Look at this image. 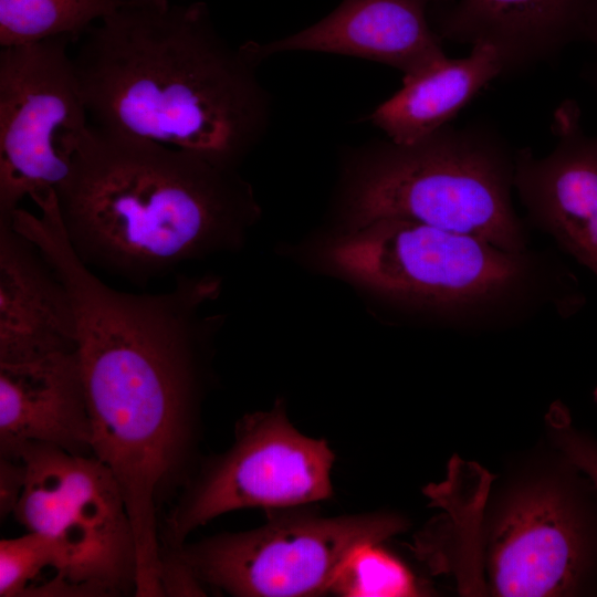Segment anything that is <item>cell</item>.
<instances>
[{"label": "cell", "mask_w": 597, "mask_h": 597, "mask_svg": "<svg viewBox=\"0 0 597 597\" xmlns=\"http://www.w3.org/2000/svg\"><path fill=\"white\" fill-rule=\"evenodd\" d=\"M65 284L76 317V355L92 428V454L114 475L130 521L135 589L159 591L156 500L180 463L197 400L202 354L222 318L211 275H177L161 293L104 283L76 255L62 227L36 240Z\"/></svg>", "instance_id": "cell-1"}, {"label": "cell", "mask_w": 597, "mask_h": 597, "mask_svg": "<svg viewBox=\"0 0 597 597\" xmlns=\"http://www.w3.org/2000/svg\"><path fill=\"white\" fill-rule=\"evenodd\" d=\"M91 124L238 168L265 136L272 96L256 42L231 45L205 2L126 4L73 57Z\"/></svg>", "instance_id": "cell-2"}, {"label": "cell", "mask_w": 597, "mask_h": 597, "mask_svg": "<svg viewBox=\"0 0 597 597\" xmlns=\"http://www.w3.org/2000/svg\"><path fill=\"white\" fill-rule=\"evenodd\" d=\"M54 190L81 261L140 286L238 249L261 212L238 168L93 124Z\"/></svg>", "instance_id": "cell-3"}, {"label": "cell", "mask_w": 597, "mask_h": 597, "mask_svg": "<svg viewBox=\"0 0 597 597\" xmlns=\"http://www.w3.org/2000/svg\"><path fill=\"white\" fill-rule=\"evenodd\" d=\"M328 254L344 275L457 332L504 331L546 312L566 318L586 302L573 271L551 250L510 251L407 219L346 230Z\"/></svg>", "instance_id": "cell-4"}, {"label": "cell", "mask_w": 597, "mask_h": 597, "mask_svg": "<svg viewBox=\"0 0 597 597\" xmlns=\"http://www.w3.org/2000/svg\"><path fill=\"white\" fill-rule=\"evenodd\" d=\"M515 164L516 148L484 119L410 144L387 138L350 148L339 199L346 230L398 218L526 250L530 227L513 202Z\"/></svg>", "instance_id": "cell-5"}, {"label": "cell", "mask_w": 597, "mask_h": 597, "mask_svg": "<svg viewBox=\"0 0 597 597\" xmlns=\"http://www.w3.org/2000/svg\"><path fill=\"white\" fill-rule=\"evenodd\" d=\"M597 594V490L548 441L494 475L480 510L472 595Z\"/></svg>", "instance_id": "cell-6"}, {"label": "cell", "mask_w": 597, "mask_h": 597, "mask_svg": "<svg viewBox=\"0 0 597 597\" xmlns=\"http://www.w3.org/2000/svg\"><path fill=\"white\" fill-rule=\"evenodd\" d=\"M271 510L263 526L226 533L176 553L202 585L240 597H308L332 588L347 559L366 544L405 532L395 513L321 517Z\"/></svg>", "instance_id": "cell-7"}, {"label": "cell", "mask_w": 597, "mask_h": 597, "mask_svg": "<svg viewBox=\"0 0 597 597\" xmlns=\"http://www.w3.org/2000/svg\"><path fill=\"white\" fill-rule=\"evenodd\" d=\"M25 480L13 513L28 530L62 548L74 596H103L134 587L135 547L119 486L94 455L31 442L18 454Z\"/></svg>", "instance_id": "cell-8"}, {"label": "cell", "mask_w": 597, "mask_h": 597, "mask_svg": "<svg viewBox=\"0 0 597 597\" xmlns=\"http://www.w3.org/2000/svg\"><path fill=\"white\" fill-rule=\"evenodd\" d=\"M67 36L1 48L0 222L69 175L90 126Z\"/></svg>", "instance_id": "cell-9"}, {"label": "cell", "mask_w": 597, "mask_h": 597, "mask_svg": "<svg viewBox=\"0 0 597 597\" xmlns=\"http://www.w3.org/2000/svg\"><path fill=\"white\" fill-rule=\"evenodd\" d=\"M334 453L327 442L304 436L283 406L247 415L231 449L206 469L167 520L175 547L197 527L240 509L287 510L332 496Z\"/></svg>", "instance_id": "cell-10"}, {"label": "cell", "mask_w": 597, "mask_h": 597, "mask_svg": "<svg viewBox=\"0 0 597 597\" xmlns=\"http://www.w3.org/2000/svg\"><path fill=\"white\" fill-rule=\"evenodd\" d=\"M551 128L556 142L547 155L516 148L514 192L528 227L597 277V136L569 98L553 112Z\"/></svg>", "instance_id": "cell-11"}, {"label": "cell", "mask_w": 597, "mask_h": 597, "mask_svg": "<svg viewBox=\"0 0 597 597\" xmlns=\"http://www.w3.org/2000/svg\"><path fill=\"white\" fill-rule=\"evenodd\" d=\"M597 0H439L429 19L442 39L491 45L512 77L586 40Z\"/></svg>", "instance_id": "cell-12"}, {"label": "cell", "mask_w": 597, "mask_h": 597, "mask_svg": "<svg viewBox=\"0 0 597 597\" xmlns=\"http://www.w3.org/2000/svg\"><path fill=\"white\" fill-rule=\"evenodd\" d=\"M438 1L343 0L304 30L256 42V51L263 61L284 52L342 54L379 62L409 76L447 56L429 19V10Z\"/></svg>", "instance_id": "cell-13"}, {"label": "cell", "mask_w": 597, "mask_h": 597, "mask_svg": "<svg viewBox=\"0 0 597 597\" xmlns=\"http://www.w3.org/2000/svg\"><path fill=\"white\" fill-rule=\"evenodd\" d=\"M31 442L93 455L92 428L76 352L0 363V451L18 460Z\"/></svg>", "instance_id": "cell-14"}, {"label": "cell", "mask_w": 597, "mask_h": 597, "mask_svg": "<svg viewBox=\"0 0 597 597\" xmlns=\"http://www.w3.org/2000/svg\"><path fill=\"white\" fill-rule=\"evenodd\" d=\"M76 348L70 293L42 250L0 222V363Z\"/></svg>", "instance_id": "cell-15"}, {"label": "cell", "mask_w": 597, "mask_h": 597, "mask_svg": "<svg viewBox=\"0 0 597 597\" xmlns=\"http://www.w3.org/2000/svg\"><path fill=\"white\" fill-rule=\"evenodd\" d=\"M501 75L496 51L489 44H474L465 56H446L416 74L402 76L401 88L377 106L367 119L388 139L410 144L451 124Z\"/></svg>", "instance_id": "cell-16"}, {"label": "cell", "mask_w": 597, "mask_h": 597, "mask_svg": "<svg viewBox=\"0 0 597 597\" xmlns=\"http://www.w3.org/2000/svg\"><path fill=\"white\" fill-rule=\"evenodd\" d=\"M127 3L124 0H0V45L17 46L67 36L83 38Z\"/></svg>", "instance_id": "cell-17"}, {"label": "cell", "mask_w": 597, "mask_h": 597, "mask_svg": "<svg viewBox=\"0 0 597 597\" xmlns=\"http://www.w3.org/2000/svg\"><path fill=\"white\" fill-rule=\"evenodd\" d=\"M383 543L356 549L343 566L332 591L348 597H409L431 590Z\"/></svg>", "instance_id": "cell-18"}, {"label": "cell", "mask_w": 597, "mask_h": 597, "mask_svg": "<svg viewBox=\"0 0 597 597\" xmlns=\"http://www.w3.org/2000/svg\"><path fill=\"white\" fill-rule=\"evenodd\" d=\"M54 569L52 579L65 583L66 562L60 545L52 538L34 533L0 542V596H25L31 584L45 569Z\"/></svg>", "instance_id": "cell-19"}, {"label": "cell", "mask_w": 597, "mask_h": 597, "mask_svg": "<svg viewBox=\"0 0 597 597\" xmlns=\"http://www.w3.org/2000/svg\"><path fill=\"white\" fill-rule=\"evenodd\" d=\"M545 431L546 440L586 473L597 490V440L574 425L562 402H554L547 410Z\"/></svg>", "instance_id": "cell-20"}, {"label": "cell", "mask_w": 597, "mask_h": 597, "mask_svg": "<svg viewBox=\"0 0 597 597\" xmlns=\"http://www.w3.org/2000/svg\"><path fill=\"white\" fill-rule=\"evenodd\" d=\"M202 583L176 552L161 558L159 587L161 596H203Z\"/></svg>", "instance_id": "cell-21"}, {"label": "cell", "mask_w": 597, "mask_h": 597, "mask_svg": "<svg viewBox=\"0 0 597 597\" xmlns=\"http://www.w3.org/2000/svg\"><path fill=\"white\" fill-rule=\"evenodd\" d=\"M25 480V467L21 459H1L0 507L1 514L13 512Z\"/></svg>", "instance_id": "cell-22"}, {"label": "cell", "mask_w": 597, "mask_h": 597, "mask_svg": "<svg viewBox=\"0 0 597 597\" xmlns=\"http://www.w3.org/2000/svg\"><path fill=\"white\" fill-rule=\"evenodd\" d=\"M586 40L589 41L595 48L596 59L591 69V82L597 92V4L588 24Z\"/></svg>", "instance_id": "cell-23"}, {"label": "cell", "mask_w": 597, "mask_h": 597, "mask_svg": "<svg viewBox=\"0 0 597 597\" xmlns=\"http://www.w3.org/2000/svg\"><path fill=\"white\" fill-rule=\"evenodd\" d=\"M127 4L165 8L170 4L169 0H124Z\"/></svg>", "instance_id": "cell-24"}, {"label": "cell", "mask_w": 597, "mask_h": 597, "mask_svg": "<svg viewBox=\"0 0 597 597\" xmlns=\"http://www.w3.org/2000/svg\"><path fill=\"white\" fill-rule=\"evenodd\" d=\"M595 399H596V401H597V390H596V392H595Z\"/></svg>", "instance_id": "cell-25"}]
</instances>
